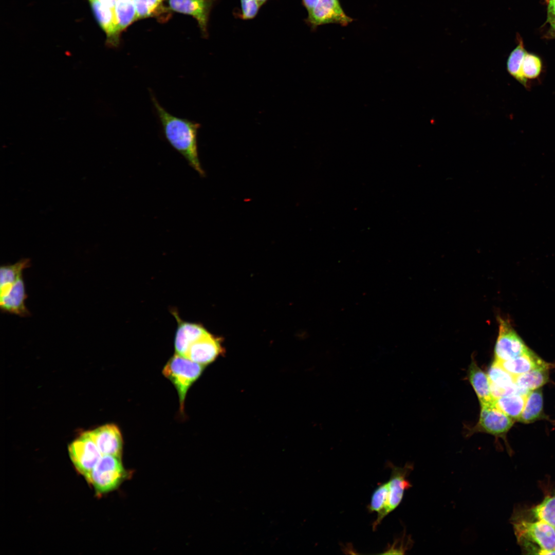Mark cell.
Returning a JSON list of instances; mask_svg holds the SVG:
<instances>
[{"label":"cell","mask_w":555,"mask_h":555,"mask_svg":"<svg viewBox=\"0 0 555 555\" xmlns=\"http://www.w3.org/2000/svg\"><path fill=\"white\" fill-rule=\"evenodd\" d=\"M150 94L165 139L193 169L202 175L197 139L200 125L193 121L171 114L159 104L151 91Z\"/></svg>","instance_id":"1"},{"label":"cell","mask_w":555,"mask_h":555,"mask_svg":"<svg viewBox=\"0 0 555 555\" xmlns=\"http://www.w3.org/2000/svg\"><path fill=\"white\" fill-rule=\"evenodd\" d=\"M517 542L529 553L555 554V528L538 520L513 516Z\"/></svg>","instance_id":"2"},{"label":"cell","mask_w":555,"mask_h":555,"mask_svg":"<svg viewBox=\"0 0 555 555\" xmlns=\"http://www.w3.org/2000/svg\"><path fill=\"white\" fill-rule=\"evenodd\" d=\"M205 367L176 353L164 366L163 375L173 383L177 391L180 412L184 411V401L189 389L200 377Z\"/></svg>","instance_id":"3"},{"label":"cell","mask_w":555,"mask_h":555,"mask_svg":"<svg viewBox=\"0 0 555 555\" xmlns=\"http://www.w3.org/2000/svg\"><path fill=\"white\" fill-rule=\"evenodd\" d=\"M128 476L121 458L105 455L102 456L85 479L100 495L116 489Z\"/></svg>","instance_id":"4"},{"label":"cell","mask_w":555,"mask_h":555,"mask_svg":"<svg viewBox=\"0 0 555 555\" xmlns=\"http://www.w3.org/2000/svg\"><path fill=\"white\" fill-rule=\"evenodd\" d=\"M68 451L75 469L85 478L102 456L97 445L86 431L69 445Z\"/></svg>","instance_id":"5"},{"label":"cell","mask_w":555,"mask_h":555,"mask_svg":"<svg viewBox=\"0 0 555 555\" xmlns=\"http://www.w3.org/2000/svg\"><path fill=\"white\" fill-rule=\"evenodd\" d=\"M498 322V335L494 348L495 360L502 361L513 359L529 349L508 321L499 318Z\"/></svg>","instance_id":"6"},{"label":"cell","mask_w":555,"mask_h":555,"mask_svg":"<svg viewBox=\"0 0 555 555\" xmlns=\"http://www.w3.org/2000/svg\"><path fill=\"white\" fill-rule=\"evenodd\" d=\"M308 13L306 22L313 28L330 23L346 26L353 21L343 11L339 0H318Z\"/></svg>","instance_id":"7"},{"label":"cell","mask_w":555,"mask_h":555,"mask_svg":"<svg viewBox=\"0 0 555 555\" xmlns=\"http://www.w3.org/2000/svg\"><path fill=\"white\" fill-rule=\"evenodd\" d=\"M86 432L102 455H113L121 458L123 438L119 428L116 424H106Z\"/></svg>","instance_id":"8"},{"label":"cell","mask_w":555,"mask_h":555,"mask_svg":"<svg viewBox=\"0 0 555 555\" xmlns=\"http://www.w3.org/2000/svg\"><path fill=\"white\" fill-rule=\"evenodd\" d=\"M388 465L392 471L390 480L388 482V499L381 516L382 521L385 516L399 506L402 499L404 491L412 487L411 483L406 478L413 470V465L408 463L403 467H396L391 463Z\"/></svg>","instance_id":"9"},{"label":"cell","mask_w":555,"mask_h":555,"mask_svg":"<svg viewBox=\"0 0 555 555\" xmlns=\"http://www.w3.org/2000/svg\"><path fill=\"white\" fill-rule=\"evenodd\" d=\"M480 405L479 431L498 436L505 434L512 426V419L496 408L494 401Z\"/></svg>","instance_id":"10"},{"label":"cell","mask_w":555,"mask_h":555,"mask_svg":"<svg viewBox=\"0 0 555 555\" xmlns=\"http://www.w3.org/2000/svg\"><path fill=\"white\" fill-rule=\"evenodd\" d=\"M27 297L25 285L22 275L13 284L0 290L1 310L21 317L29 316L30 312L25 305Z\"/></svg>","instance_id":"11"},{"label":"cell","mask_w":555,"mask_h":555,"mask_svg":"<svg viewBox=\"0 0 555 555\" xmlns=\"http://www.w3.org/2000/svg\"><path fill=\"white\" fill-rule=\"evenodd\" d=\"M222 351L219 339L208 332L191 345L185 357L206 366L214 361Z\"/></svg>","instance_id":"12"},{"label":"cell","mask_w":555,"mask_h":555,"mask_svg":"<svg viewBox=\"0 0 555 555\" xmlns=\"http://www.w3.org/2000/svg\"><path fill=\"white\" fill-rule=\"evenodd\" d=\"M216 0H169L173 10L193 16L202 33L207 34V25L211 9Z\"/></svg>","instance_id":"13"},{"label":"cell","mask_w":555,"mask_h":555,"mask_svg":"<svg viewBox=\"0 0 555 555\" xmlns=\"http://www.w3.org/2000/svg\"><path fill=\"white\" fill-rule=\"evenodd\" d=\"M173 312L178 322L174 340L175 351L176 354L185 356L191 345L208 332L201 325L183 321L180 320L176 312Z\"/></svg>","instance_id":"14"},{"label":"cell","mask_w":555,"mask_h":555,"mask_svg":"<svg viewBox=\"0 0 555 555\" xmlns=\"http://www.w3.org/2000/svg\"><path fill=\"white\" fill-rule=\"evenodd\" d=\"M100 25L107 35V44L110 47L119 44V33L115 10L104 6L98 0H89Z\"/></svg>","instance_id":"15"},{"label":"cell","mask_w":555,"mask_h":555,"mask_svg":"<svg viewBox=\"0 0 555 555\" xmlns=\"http://www.w3.org/2000/svg\"><path fill=\"white\" fill-rule=\"evenodd\" d=\"M496 361L506 371L514 377L535 368L551 367V364L542 361L530 349L515 358L506 361Z\"/></svg>","instance_id":"16"},{"label":"cell","mask_w":555,"mask_h":555,"mask_svg":"<svg viewBox=\"0 0 555 555\" xmlns=\"http://www.w3.org/2000/svg\"><path fill=\"white\" fill-rule=\"evenodd\" d=\"M469 379L480 404L492 403L495 400L492 396L489 379L475 363L472 361L469 368Z\"/></svg>","instance_id":"17"},{"label":"cell","mask_w":555,"mask_h":555,"mask_svg":"<svg viewBox=\"0 0 555 555\" xmlns=\"http://www.w3.org/2000/svg\"><path fill=\"white\" fill-rule=\"evenodd\" d=\"M527 394H514L499 397L494 400V404L508 416L519 420L524 410Z\"/></svg>","instance_id":"18"},{"label":"cell","mask_w":555,"mask_h":555,"mask_svg":"<svg viewBox=\"0 0 555 555\" xmlns=\"http://www.w3.org/2000/svg\"><path fill=\"white\" fill-rule=\"evenodd\" d=\"M547 367H540L515 377V383L527 391L536 390L545 384L548 379Z\"/></svg>","instance_id":"19"},{"label":"cell","mask_w":555,"mask_h":555,"mask_svg":"<svg viewBox=\"0 0 555 555\" xmlns=\"http://www.w3.org/2000/svg\"><path fill=\"white\" fill-rule=\"evenodd\" d=\"M528 511L529 518L527 519L541 520L555 528V492L548 495Z\"/></svg>","instance_id":"20"},{"label":"cell","mask_w":555,"mask_h":555,"mask_svg":"<svg viewBox=\"0 0 555 555\" xmlns=\"http://www.w3.org/2000/svg\"><path fill=\"white\" fill-rule=\"evenodd\" d=\"M543 405V395L540 390L529 392L519 420L524 423H529L537 419L541 415Z\"/></svg>","instance_id":"21"},{"label":"cell","mask_w":555,"mask_h":555,"mask_svg":"<svg viewBox=\"0 0 555 555\" xmlns=\"http://www.w3.org/2000/svg\"><path fill=\"white\" fill-rule=\"evenodd\" d=\"M527 51L523 43L520 41L516 47L511 52L507 61V70L509 73L524 87H528V82L523 76L521 67Z\"/></svg>","instance_id":"22"},{"label":"cell","mask_w":555,"mask_h":555,"mask_svg":"<svg viewBox=\"0 0 555 555\" xmlns=\"http://www.w3.org/2000/svg\"><path fill=\"white\" fill-rule=\"evenodd\" d=\"M30 260L24 258L11 265H4L0 269V290L13 284L22 274L24 269L30 266Z\"/></svg>","instance_id":"23"},{"label":"cell","mask_w":555,"mask_h":555,"mask_svg":"<svg viewBox=\"0 0 555 555\" xmlns=\"http://www.w3.org/2000/svg\"><path fill=\"white\" fill-rule=\"evenodd\" d=\"M388 491V482H386L380 485L372 495L368 509L378 513L377 517L373 524L374 531L382 521L381 516L387 504Z\"/></svg>","instance_id":"24"},{"label":"cell","mask_w":555,"mask_h":555,"mask_svg":"<svg viewBox=\"0 0 555 555\" xmlns=\"http://www.w3.org/2000/svg\"><path fill=\"white\" fill-rule=\"evenodd\" d=\"M115 12L120 31L137 19L136 10L132 0H117Z\"/></svg>","instance_id":"25"},{"label":"cell","mask_w":555,"mask_h":555,"mask_svg":"<svg viewBox=\"0 0 555 555\" xmlns=\"http://www.w3.org/2000/svg\"><path fill=\"white\" fill-rule=\"evenodd\" d=\"M488 376L490 384L501 387H507L515 384V377L506 371L494 360L489 369Z\"/></svg>","instance_id":"26"},{"label":"cell","mask_w":555,"mask_h":555,"mask_svg":"<svg viewBox=\"0 0 555 555\" xmlns=\"http://www.w3.org/2000/svg\"><path fill=\"white\" fill-rule=\"evenodd\" d=\"M542 70L541 59L534 54L526 53L522 65L521 72L523 77L528 81L539 77Z\"/></svg>","instance_id":"27"},{"label":"cell","mask_w":555,"mask_h":555,"mask_svg":"<svg viewBox=\"0 0 555 555\" xmlns=\"http://www.w3.org/2000/svg\"><path fill=\"white\" fill-rule=\"evenodd\" d=\"M136 8L137 19L152 16L164 0H132Z\"/></svg>","instance_id":"28"},{"label":"cell","mask_w":555,"mask_h":555,"mask_svg":"<svg viewBox=\"0 0 555 555\" xmlns=\"http://www.w3.org/2000/svg\"><path fill=\"white\" fill-rule=\"evenodd\" d=\"M241 11L235 12L236 16L243 20L254 18L258 13L260 6L257 0H240Z\"/></svg>","instance_id":"29"},{"label":"cell","mask_w":555,"mask_h":555,"mask_svg":"<svg viewBox=\"0 0 555 555\" xmlns=\"http://www.w3.org/2000/svg\"><path fill=\"white\" fill-rule=\"evenodd\" d=\"M318 0H302L304 7L307 9L308 13L310 12L314 8Z\"/></svg>","instance_id":"30"},{"label":"cell","mask_w":555,"mask_h":555,"mask_svg":"<svg viewBox=\"0 0 555 555\" xmlns=\"http://www.w3.org/2000/svg\"><path fill=\"white\" fill-rule=\"evenodd\" d=\"M548 18L555 17V0H549L548 6Z\"/></svg>","instance_id":"31"},{"label":"cell","mask_w":555,"mask_h":555,"mask_svg":"<svg viewBox=\"0 0 555 555\" xmlns=\"http://www.w3.org/2000/svg\"><path fill=\"white\" fill-rule=\"evenodd\" d=\"M104 6L115 10V7L117 0H98Z\"/></svg>","instance_id":"32"},{"label":"cell","mask_w":555,"mask_h":555,"mask_svg":"<svg viewBox=\"0 0 555 555\" xmlns=\"http://www.w3.org/2000/svg\"><path fill=\"white\" fill-rule=\"evenodd\" d=\"M548 21L549 22L552 29L555 32V17L548 18Z\"/></svg>","instance_id":"33"},{"label":"cell","mask_w":555,"mask_h":555,"mask_svg":"<svg viewBox=\"0 0 555 555\" xmlns=\"http://www.w3.org/2000/svg\"><path fill=\"white\" fill-rule=\"evenodd\" d=\"M268 1V0H257V2H258V4L260 5V6H263V5L264 4H265V3H266V2H267Z\"/></svg>","instance_id":"34"}]
</instances>
